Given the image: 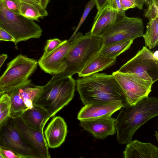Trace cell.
Masks as SVG:
<instances>
[{
	"label": "cell",
	"mask_w": 158,
	"mask_h": 158,
	"mask_svg": "<svg viewBox=\"0 0 158 158\" xmlns=\"http://www.w3.org/2000/svg\"><path fill=\"white\" fill-rule=\"evenodd\" d=\"M121 109L116 119L115 129L117 141L123 144L131 141L140 127L158 115V99L148 96Z\"/></svg>",
	"instance_id": "cell-1"
},
{
	"label": "cell",
	"mask_w": 158,
	"mask_h": 158,
	"mask_svg": "<svg viewBox=\"0 0 158 158\" xmlns=\"http://www.w3.org/2000/svg\"><path fill=\"white\" fill-rule=\"evenodd\" d=\"M77 88L84 105L98 101L128 105L124 94L112 75L98 73L76 81Z\"/></svg>",
	"instance_id": "cell-2"
},
{
	"label": "cell",
	"mask_w": 158,
	"mask_h": 158,
	"mask_svg": "<svg viewBox=\"0 0 158 158\" xmlns=\"http://www.w3.org/2000/svg\"><path fill=\"white\" fill-rule=\"evenodd\" d=\"M76 85L72 76L52 77L42 86L33 105L44 109L51 118L53 117L73 99Z\"/></svg>",
	"instance_id": "cell-3"
},
{
	"label": "cell",
	"mask_w": 158,
	"mask_h": 158,
	"mask_svg": "<svg viewBox=\"0 0 158 158\" xmlns=\"http://www.w3.org/2000/svg\"><path fill=\"white\" fill-rule=\"evenodd\" d=\"M78 38L68 53L64 60L62 72L52 77L72 76L78 73L89 61L100 50L102 40L99 35L89 32L84 35L78 32Z\"/></svg>",
	"instance_id": "cell-4"
},
{
	"label": "cell",
	"mask_w": 158,
	"mask_h": 158,
	"mask_svg": "<svg viewBox=\"0 0 158 158\" xmlns=\"http://www.w3.org/2000/svg\"><path fill=\"white\" fill-rule=\"evenodd\" d=\"M36 60L20 54L7 64L0 77V91L9 93L23 88L31 83L29 77L36 69Z\"/></svg>",
	"instance_id": "cell-5"
},
{
	"label": "cell",
	"mask_w": 158,
	"mask_h": 158,
	"mask_svg": "<svg viewBox=\"0 0 158 158\" xmlns=\"http://www.w3.org/2000/svg\"><path fill=\"white\" fill-rule=\"evenodd\" d=\"M0 27L15 39L16 46L19 42L40 38L42 30L34 20L26 18L8 9L0 0Z\"/></svg>",
	"instance_id": "cell-6"
},
{
	"label": "cell",
	"mask_w": 158,
	"mask_h": 158,
	"mask_svg": "<svg viewBox=\"0 0 158 158\" xmlns=\"http://www.w3.org/2000/svg\"><path fill=\"white\" fill-rule=\"evenodd\" d=\"M143 34L142 19L128 17L124 11L120 12L115 22L99 36L102 40V48L118 42L134 40L143 37Z\"/></svg>",
	"instance_id": "cell-7"
},
{
	"label": "cell",
	"mask_w": 158,
	"mask_h": 158,
	"mask_svg": "<svg viewBox=\"0 0 158 158\" xmlns=\"http://www.w3.org/2000/svg\"><path fill=\"white\" fill-rule=\"evenodd\" d=\"M112 75L123 91L129 105H134L148 97L152 91L154 82L145 80L135 73H123L118 70Z\"/></svg>",
	"instance_id": "cell-8"
},
{
	"label": "cell",
	"mask_w": 158,
	"mask_h": 158,
	"mask_svg": "<svg viewBox=\"0 0 158 158\" xmlns=\"http://www.w3.org/2000/svg\"><path fill=\"white\" fill-rule=\"evenodd\" d=\"M118 70L123 73H135L154 83L158 79V59L149 49L143 46Z\"/></svg>",
	"instance_id": "cell-9"
},
{
	"label": "cell",
	"mask_w": 158,
	"mask_h": 158,
	"mask_svg": "<svg viewBox=\"0 0 158 158\" xmlns=\"http://www.w3.org/2000/svg\"><path fill=\"white\" fill-rule=\"evenodd\" d=\"M0 147L12 151L21 158H41L38 152L22 139L11 118L0 130Z\"/></svg>",
	"instance_id": "cell-10"
},
{
	"label": "cell",
	"mask_w": 158,
	"mask_h": 158,
	"mask_svg": "<svg viewBox=\"0 0 158 158\" xmlns=\"http://www.w3.org/2000/svg\"><path fill=\"white\" fill-rule=\"evenodd\" d=\"M78 34L75 35L71 41H64L46 56L39 59L38 63L45 72L52 75L61 73L64 60L71 48L76 42Z\"/></svg>",
	"instance_id": "cell-11"
},
{
	"label": "cell",
	"mask_w": 158,
	"mask_h": 158,
	"mask_svg": "<svg viewBox=\"0 0 158 158\" xmlns=\"http://www.w3.org/2000/svg\"><path fill=\"white\" fill-rule=\"evenodd\" d=\"M12 119L15 127L22 139L38 152L41 158H50L44 131L29 127L20 117Z\"/></svg>",
	"instance_id": "cell-12"
},
{
	"label": "cell",
	"mask_w": 158,
	"mask_h": 158,
	"mask_svg": "<svg viewBox=\"0 0 158 158\" xmlns=\"http://www.w3.org/2000/svg\"><path fill=\"white\" fill-rule=\"evenodd\" d=\"M112 115L80 121V126L98 139L104 140L116 133V119Z\"/></svg>",
	"instance_id": "cell-13"
},
{
	"label": "cell",
	"mask_w": 158,
	"mask_h": 158,
	"mask_svg": "<svg viewBox=\"0 0 158 158\" xmlns=\"http://www.w3.org/2000/svg\"><path fill=\"white\" fill-rule=\"evenodd\" d=\"M123 107L121 104L112 102H94L84 105L79 112L77 118L81 121L110 116Z\"/></svg>",
	"instance_id": "cell-14"
},
{
	"label": "cell",
	"mask_w": 158,
	"mask_h": 158,
	"mask_svg": "<svg viewBox=\"0 0 158 158\" xmlns=\"http://www.w3.org/2000/svg\"><path fill=\"white\" fill-rule=\"evenodd\" d=\"M68 132L67 126L60 116L54 117L44 131V135L48 148L59 147L65 141Z\"/></svg>",
	"instance_id": "cell-15"
},
{
	"label": "cell",
	"mask_w": 158,
	"mask_h": 158,
	"mask_svg": "<svg viewBox=\"0 0 158 158\" xmlns=\"http://www.w3.org/2000/svg\"><path fill=\"white\" fill-rule=\"evenodd\" d=\"M123 156L124 158H158V148L151 143L132 140L127 143Z\"/></svg>",
	"instance_id": "cell-16"
},
{
	"label": "cell",
	"mask_w": 158,
	"mask_h": 158,
	"mask_svg": "<svg viewBox=\"0 0 158 158\" xmlns=\"http://www.w3.org/2000/svg\"><path fill=\"white\" fill-rule=\"evenodd\" d=\"M119 13L112 9L108 4L98 10L94 19L90 33L99 36L115 22Z\"/></svg>",
	"instance_id": "cell-17"
},
{
	"label": "cell",
	"mask_w": 158,
	"mask_h": 158,
	"mask_svg": "<svg viewBox=\"0 0 158 158\" xmlns=\"http://www.w3.org/2000/svg\"><path fill=\"white\" fill-rule=\"evenodd\" d=\"M20 117L29 127L43 131L47 122L51 118L45 110L34 105L32 108L26 110Z\"/></svg>",
	"instance_id": "cell-18"
},
{
	"label": "cell",
	"mask_w": 158,
	"mask_h": 158,
	"mask_svg": "<svg viewBox=\"0 0 158 158\" xmlns=\"http://www.w3.org/2000/svg\"><path fill=\"white\" fill-rule=\"evenodd\" d=\"M116 60V58H108L99 52L78 73V76L84 77L103 71L114 64Z\"/></svg>",
	"instance_id": "cell-19"
},
{
	"label": "cell",
	"mask_w": 158,
	"mask_h": 158,
	"mask_svg": "<svg viewBox=\"0 0 158 158\" xmlns=\"http://www.w3.org/2000/svg\"><path fill=\"white\" fill-rule=\"evenodd\" d=\"M19 15L34 21L48 15L46 9L35 0H19Z\"/></svg>",
	"instance_id": "cell-20"
},
{
	"label": "cell",
	"mask_w": 158,
	"mask_h": 158,
	"mask_svg": "<svg viewBox=\"0 0 158 158\" xmlns=\"http://www.w3.org/2000/svg\"><path fill=\"white\" fill-rule=\"evenodd\" d=\"M134 40H130L111 44L102 48L99 52L104 56L110 58L117 57L130 48Z\"/></svg>",
	"instance_id": "cell-21"
},
{
	"label": "cell",
	"mask_w": 158,
	"mask_h": 158,
	"mask_svg": "<svg viewBox=\"0 0 158 158\" xmlns=\"http://www.w3.org/2000/svg\"><path fill=\"white\" fill-rule=\"evenodd\" d=\"M19 89L8 94L10 99L9 115L12 119L20 117L27 109L19 93Z\"/></svg>",
	"instance_id": "cell-22"
},
{
	"label": "cell",
	"mask_w": 158,
	"mask_h": 158,
	"mask_svg": "<svg viewBox=\"0 0 158 158\" xmlns=\"http://www.w3.org/2000/svg\"><path fill=\"white\" fill-rule=\"evenodd\" d=\"M42 89V86L35 85L31 83L19 89V93L23 98L27 109L33 107V102L41 92Z\"/></svg>",
	"instance_id": "cell-23"
},
{
	"label": "cell",
	"mask_w": 158,
	"mask_h": 158,
	"mask_svg": "<svg viewBox=\"0 0 158 158\" xmlns=\"http://www.w3.org/2000/svg\"><path fill=\"white\" fill-rule=\"evenodd\" d=\"M143 38L145 46L149 49L154 48L158 42V18L149 20L147 26L146 32L144 34Z\"/></svg>",
	"instance_id": "cell-24"
},
{
	"label": "cell",
	"mask_w": 158,
	"mask_h": 158,
	"mask_svg": "<svg viewBox=\"0 0 158 158\" xmlns=\"http://www.w3.org/2000/svg\"><path fill=\"white\" fill-rule=\"evenodd\" d=\"M95 5V3L94 0H90L88 2L85 6L79 23L73 35L69 40V41H71L73 40L79 28L85 20L91 10Z\"/></svg>",
	"instance_id": "cell-25"
},
{
	"label": "cell",
	"mask_w": 158,
	"mask_h": 158,
	"mask_svg": "<svg viewBox=\"0 0 158 158\" xmlns=\"http://www.w3.org/2000/svg\"><path fill=\"white\" fill-rule=\"evenodd\" d=\"M148 6V8L145 10L144 13V16L149 20L158 18V0H153Z\"/></svg>",
	"instance_id": "cell-26"
},
{
	"label": "cell",
	"mask_w": 158,
	"mask_h": 158,
	"mask_svg": "<svg viewBox=\"0 0 158 158\" xmlns=\"http://www.w3.org/2000/svg\"><path fill=\"white\" fill-rule=\"evenodd\" d=\"M58 38L50 39L47 40L44 48V52L41 57H44L55 50L64 41Z\"/></svg>",
	"instance_id": "cell-27"
},
{
	"label": "cell",
	"mask_w": 158,
	"mask_h": 158,
	"mask_svg": "<svg viewBox=\"0 0 158 158\" xmlns=\"http://www.w3.org/2000/svg\"><path fill=\"white\" fill-rule=\"evenodd\" d=\"M6 7L14 13L19 14V1L18 0H2Z\"/></svg>",
	"instance_id": "cell-28"
},
{
	"label": "cell",
	"mask_w": 158,
	"mask_h": 158,
	"mask_svg": "<svg viewBox=\"0 0 158 158\" xmlns=\"http://www.w3.org/2000/svg\"><path fill=\"white\" fill-rule=\"evenodd\" d=\"M10 99L8 94H4L0 98V114L10 107Z\"/></svg>",
	"instance_id": "cell-29"
},
{
	"label": "cell",
	"mask_w": 158,
	"mask_h": 158,
	"mask_svg": "<svg viewBox=\"0 0 158 158\" xmlns=\"http://www.w3.org/2000/svg\"><path fill=\"white\" fill-rule=\"evenodd\" d=\"M10 108L0 114V130L6 125L10 118L9 115Z\"/></svg>",
	"instance_id": "cell-30"
},
{
	"label": "cell",
	"mask_w": 158,
	"mask_h": 158,
	"mask_svg": "<svg viewBox=\"0 0 158 158\" xmlns=\"http://www.w3.org/2000/svg\"><path fill=\"white\" fill-rule=\"evenodd\" d=\"M122 9L126 11L128 9L136 7L135 0H119Z\"/></svg>",
	"instance_id": "cell-31"
},
{
	"label": "cell",
	"mask_w": 158,
	"mask_h": 158,
	"mask_svg": "<svg viewBox=\"0 0 158 158\" xmlns=\"http://www.w3.org/2000/svg\"><path fill=\"white\" fill-rule=\"evenodd\" d=\"M0 41H11L15 43V40L11 35L0 27Z\"/></svg>",
	"instance_id": "cell-32"
},
{
	"label": "cell",
	"mask_w": 158,
	"mask_h": 158,
	"mask_svg": "<svg viewBox=\"0 0 158 158\" xmlns=\"http://www.w3.org/2000/svg\"><path fill=\"white\" fill-rule=\"evenodd\" d=\"M0 150L3 158H21L19 156L11 150L2 148L0 147Z\"/></svg>",
	"instance_id": "cell-33"
},
{
	"label": "cell",
	"mask_w": 158,
	"mask_h": 158,
	"mask_svg": "<svg viewBox=\"0 0 158 158\" xmlns=\"http://www.w3.org/2000/svg\"><path fill=\"white\" fill-rule=\"evenodd\" d=\"M108 4L112 9L119 12L126 11L122 9L119 0H109Z\"/></svg>",
	"instance_id": "cell-34"
},
{
	"label": "cell",
	"mask_w": 158,
	"mask_h": 158,
	"mask_svg": "<svg viewBox=\"0 0 158 158\" xmlns=\"http://www.w3.org/2000/svg\"><path fill=\"white\" fill-rule=\"evenodd\" d=\"M98 10L101 9L106 6L109 0H94Z\"/></svg>",
	"instance_id": "cell-35"
},
{
	"label": "cell",
	"mask_w": 158,
	"mask_h": 158,
	"mask_svg": "<svg viewBox=\"0 0 158 158\" xmlns=\"http://www.w3.org/2000/svg\"><path fill=\"white\" fill-rule=\"evenodd\" d=\"M137 6L139 9H143L144 3V0H135Z\"/></svg>",
	"instance_id": "cell-36"
},
{
	"label": "cell",
	"mask_w": 158,
	"mask_h": 158,
	"mask_svg": "<svg viewBox=\"0 0 158 158\" xmlns=\"http://www.w3.org/2000/svg\"><path fill=\"white\" fill-rule=\"evenodd\" d=\"M41 5L44 9H46L49 2L50 0H39Z\"/></svg>",
	"instance_id": "cell-37"
},
{
	"label": "cell",
	"mask_w": 158,
	"mask_h": 158,
	"mask_svg": "<svg viewBox=\"0 0 158 158\" xmlns=\"http://www.w3.org/2000/svg\"><path fill=\"white\" fill-rule=\"evenodd\" d=\"M7 58V56L6 54L0 55V69Z\"/></svg>",
	"instance_id": "cell-38"
},
{
	"label": "cell",
	"mask_w": 158,
	"mask_h": 158,
	"mask_svg": "<svg viewBox=\"0 0 158 158\" xmlns=\"http://www.w3.org/2000/svg\"><path fill=\"white\" fill-rule=\"evenodd\" d=\"M153 0H144V3L148 6L152 2Z\"/></svg>",
	"instance_id": "cell-39"
},
{
	"label": "cell",
	"mask_w": 158,
	"mask_h": 158,
	"mask_svg": "<svg viewBox=\"0 0 158 158\" xmlns=\"http://www.w3.org/2000/svg\"><path fill=\"white\" fill-rule=\"evenodd\" d=\"M154 56L157 58H158V51H156L154 52L153 53Z\"/></svg>",
	"instance_id": "cell-40"
},
{
	"label": "cell",
	"mask_w": 158,
	"mask_h": 158,
	"mask_svg": "<svg viewBox=\"0 0 158 158\" xmlns=\"http://www.w3.org/2000/svg\"><path fill=\"white\" fill-rule=\"evenodd\" d=\"M0 158H3V156L0 150Z\"/></svg>",
	"instance_id": "cell-41"
},
{
	"label": "cell",
	"mask_w": 158,
	"mask_h": 158,
	"mask_svg": "<svg viewBox=\"0 0 158 158\" xmlns=\"http://www.w3.org/2000/svg\"><path fill=\"white\" fill-rule=\"evenodd\" d=\"M3 93L0 91V98L4 94Z\"/></svg>",
	"instance_id": "cell-42"
},
{
	"label": "cell",
	"mask_w": 158,
	"mask_h": 158,
	"mask_svg": "<svg viewBox=\"0 0 158 158\" xmlns=\"http://www.w3.org/2000/svg\"><path fill=\"white\" fill-rule=\"evenodd\" d=\"M36 2L40 3L39 0H35Z\"/></svg>",
	"instance_id": "cell-43"
},
{
	"label": "cell",
	"mask_w": 158,
	"mask_h": 158,
	"mask_svg": "<svg viewBox=\"0 0 158 158\" xmlns=\"http://www.w3.org/2000/svg\"></svg>",
	"instance_id": "cell-44"
}]
</instances>
